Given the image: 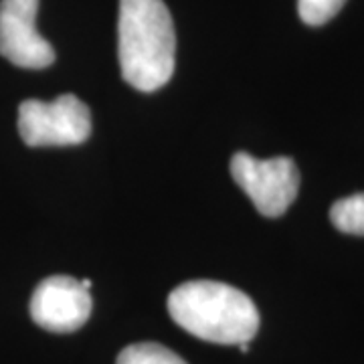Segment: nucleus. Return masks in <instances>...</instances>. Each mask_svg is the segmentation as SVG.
I'll return each instance as SVG.
<instances>
[{
  "label": "nucleus",
  "instance_id": "6",
  "mask_svg": "<svg viewBox=\"0 0 364 364\" xmlns=\"http://www.w3.org/2000/svg\"><path fill=\"white\" fill-rule=\"evenodd\" d=\"M28 310L33 322L47 332H75L90 320V289L75 277L51 275L33 291Z\"/></svg>",
  "mask_w": 364,
  "mask_h": 364
},
{
  "label": "nucleus",
  "instance_id": "3",
  "mask_svg": "<svg viewBox=\"0 0 364 364\" xmlns=\"http://www.w3.org/2000/svg\"><path fill=\"white\" fill-rule=\"evenodd\" d=\"M18 132L26 146H75L91 134L87 105L65 93L53 102L26 100L18 105Z\"/></svg>",
  "mask_w": 364,
  "mask_h": 364
},
{
  "label": "nucleus",
  "instance_id": "5",
  "mask_svg": "<svg viewBox=\"0 0 364 364\" xmlns=\"http://www.w3.org/2000/svg\"><path fill=\"white\" fill-rule=\"evenodd\" d=\"M39 0H0V55L23 69L55 63L49 41L37 31Z\"/></svg>",
  "mask_w": 364,
  "mask_h": 364
},
{
  "label": "nucleus",
  "instance_id": "4",
  "mask_svg": "<svg viewBox=\"0 0 364 364\" xmlns=\"http://www.w3.org/2000/svg\"><path fill=\"white\" fill-rule=\"evenodd\" d=\"M231 176L263 217L284 215L298 196V166L287 156L259 160L247 152H237L231 158Z\"/></svg>",
  "mask_w": 364,
  "mask_h": 364
},
{
  "label": "nucleus",
  "instance_id": "8",
  "mask_svg": "<svg viewBox=\"0 0 364 364\" xmlns=\"http://www.w3.org/2000/svg\"><path fill=\"white\" fill-rule=\"evenodd\" d=\"M116 364H186L176 352L156 342L132 344L119 352Z\"/></svg>",
  "mask_w": 364,
  "mask_h": 364
},
{
  "label": "nucleus",
  "instance_id": "1",
  "mask_svg": "<svg viewBox=\"0 0 364 364\" xmlns=\"http://www.w3.org/2000/svg\"><path fill=\"white\" fill-rule=\"evenodd\" d=\"M117 57L122 77L138 91L164 87L176 65V33L162 0H119Z\"/></svg>",
  "mask_w": 364,
  "mask_h": 364
},
{
  "label": "nucleus",
  "instance_id": "9",
  "mask_svg": "<svg viewBox=\"0 0 364 364\" xmlns=\"http://www.w3.org/2000/svg\"><path fill=\"white\" fill-rule=\"evenodd\" d=\"M346 0H298L299 18L310 26H320L334 18Z\"/></svg>",
  "mask_w": 364,
  "mask_h": 364
},
{
  "label": "nucleus",
  "instance_id": "7",
  "mask_svg": "<svg viewBox=\"0 0 364 364\" xmlns=\"http://www.w3.org/2000/svg\"><path fill=\"white\" fill-rule=\"evenodd\" d=\"M332 225L348 235H364V193L336 200L330 208Z\"/></svg>",
  "mask_w": 364,
  "mask_h": 364
},
{
  "label": "nucleus",
  "instance_id": "2",
  "mask_svg": "<svg viewBox=\"0 0 364 364\" xmlns=\"http://www.w3.org/2000/svg\"><path fill=\"white\" fill-rule=\"evenodd\" d=\"M172 320L196 338L215 344L251 342L259 312L247 294L221 282H186L168 296Z\"/></svg>",
  "mask_w": 364,
  "mask_h": 364
}]
</instances>
